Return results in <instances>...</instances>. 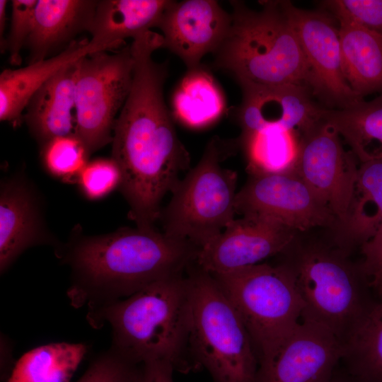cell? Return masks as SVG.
I'll use <instances>...</instances> for the list:
<instances>
[{
  "instance_id": "cell-1",
  "label": "cell",
  "mask_w": 382,
  "mask_h": 382,
  "mask_svg": "<svg viewBox=\"0 0 382 382\" xmlns=\"http://www.w3.org/2000/svg\"><path fill=\"white\" fill-rule=\"evenodd\" d=\"M199 248L154 228H126L80 241L68 261L74 280L67 291L75 308L128 297L165 279L184 275Z\"/></svg>"
},
{
  "instance_id": "cell-14",
  "label": "cell",
  "mask_w": 382,
  "mask_h": 382,
  "mask_svg": "<svg viewBox=\"0 0 382 382\" xmlns=\"http://www.w3.org/2000/svg\"><path fill=\"white\" fill-rule=\"evenodd\" d=\"M231 21V14L214 0L170 1L156 26L163 33L161 48L176 54L187 69H193L219 48Z\"/></svg>"
},
{
  "instance_id": "cell-17",
  "label": "cell",
  "mask_w": 382,
  "mask_h": 382,
  "mask_svg": "<svg viewBox=\"0 0 382 382\" xmlns=\"http://www.w3.org/2000/svg\"><path fill=\"white\" fill-rule=\"evenodd\" d=\"M109 48L86 39L71 42L50 58L16 69H4L0 74V120L16 125L36 91L64 66L84 57Z\"/></svg>"
},
{
  "instance_id": "cell-11",
  "label": "cell",
  "mask_w": 382,
  "mask_h": 382,
  "mask_svg": "<svg viewBox=\"0 0 382 382\" xmlns=\"http://www.w3.org/2000/svg\"><path fill=\"white\" fill-rule=\"evenodd\" d=\"M236 209L243 216L272 219L295 231L337 222L294 172L251 175L238 191Z\"/></svg>"
},
{
  "instance_id": "cell-30",
  "label": "cell",
  "mask_w": 382,
  "mask_h": 382,
  "mask_svg": "<svg viewBox=\"0 0 382 382\" xmlns=\"http://www.w3.org/2000/svg\"><path fill=\"white\" fill-rule=\"evenodd\" d=\"M37 0L11 1L10 31L6 39V50L13 66L21 64V51L25 45L33 23L34 11Z\"/></svg>"
},
{
  "instance_id": "cell-10",
  "label": "cell",
  "mask_w": 382,
  "mask_h": 382,
  "mask_svg": "<svg viewBox=\"0 0 382 382\" xmlns=\"http://www.w3.org/2000/svg\"><path fill=\"white\" fill-rule=\"evenodd\" d=\"M284 5L303 54L311 95L337 109L363 99L353 92L345 79L335 19L322 9H302L289 1H284Z\"/></svg>"
},
{
  "instance_id": "cell-7",
  "label": "cell",
  "mask_w": 382,
  "mask_h": 382,
  "mask_svg": "<svg viewBox=\"0 0 382 382\" xmlns=\"http://www.w3.org/2000/svg\"><path fill=\"white\" fill-rule=\"evenodd\" d=\"M289 266L304 304L302 319L326 327L345 346L371 307L354 271L338 254L318 248L303 251Z\"/></svg>"
},
{
  "instance_id": "cell-4",
  "label": "cell",
  "mask_w": 382,
  "mask_h": 382,
  "mask_svg": "<svg viewBox=\"0 0 382 382\" xmlns=\"http://www.w3.org/2000/svg\"><path fill=\"white\" fill-rule=\"evenodd\" d=\"M190 294L189 346L214 382H256L259 362L239 314L213 276L196 263L187 272Z\"/></svg>"
},
{
  "instance_id": "cell-22",
  "label": "cell",
  "mask_w": 382,
  "mask_h": 382,
  "mask_svg": "<svg viewBox=\"0 0 382 382\" xmlns=\"http://www.w3.org/2000/svg\"><path fill=\"white\" fill-rule=\"evenodd\" d=\"M324 120L350 146L360 161L382 158V93L342 108L327 109Z\"/></svg>"
},
{
  "instance_id": "cell-27",
  "label": "cell",
  "mask_w": 382,
  "mask_h": 382,
  "mask_svg": "<svg viewBox=\"0 0 382 382\" xmlns=\"http://www.w3.org/2000/svg\"><path fill=\"white\" fill-rule=\"evenodd\" d=\"M89 155L84 144L75 134L52 139L43 145L42 152L47 170L62 179L79 176L88 163Z\"/></svg>"
},
{
  "instance_id": "cell-34",
  "label": "cell",
  "mask_w": 382,
  "mask_h": 382,
  "mask_svg": "<svg viewBox=\"0 0 382 382\" xmlns=\"http://www.w3.org/2000/svg\"><path fill=\"white\" fill-rule=\"evenodd\" d=\"M6 0L0 1V45L1 52L6 50V39L4 38V30L6 25Z\"/></svg>"
},
{
  "instance_id": "cell-26",
  "label": "cell",
  "mask_w": 382,
  "mask_h": 382,
  "mask_svg": "<svg viewBox=\"0 0 382 382\" xmlns=\"http://www.w3.org/2000/svg\"><path fill=\"white\" fill-rule=\"evenodd\" d=\"M360 382H382V295L354 328L345 355Z\"/></svg>"
},
{
  "instance_id": "cell-3",
  "label": "cell",
  "mask_w": 382,
  "mask_h": 382,
  "mask_svg": "<svg viewBox=\"0 0 382 382\" xmlns=\"http://www.w3.org/2000/svg\"><path fill=\"white\" fill-rule=\"evenodd\" d=\"M230 3L231 25L214 54V67L231 74L241 87H307L306 61L284 1H261L259 10L241 1Z\"/></svg>"
},
{
  "instance_id": "cell-8",
  "label": "cell",
  "mask_w": 382,
  "mask_h": 382,
  "mask_svg": "<svg viewBox=\"0 0 382 382\" xmlns=\"http://www.w3.org/2000/svg\"><path fill=\"white\" fill-rule=\"evenodd\" d=\"M133 66L130 46L81 59L76 83L75 135L89 154L112 142L117 117L130 91Z\"/></svg>"
},
{
  "instance_id": "cell-29",
  "label": "cell",
  "mask_w": 382,
  "mask_h": 382,
  "mask_svg": "<svg viewBox=\"0 0 382 382\" xmlns=\"http://www.w3.org/2000/svg\"><path fill=\"white\" fill-rule=\"evenodd\" d=\"M83 192L90 199H99L120 185L121 174L111 159H97L88 163L78 176Z\"/></svg>"
},
{
  "instance_id": "cell-31",
  "label": "cell",
  "mask_w": 382,
  "mask_h": 382,
  "mask_svg": "<svg viewBox=\"0 0 382 382\" xmlns=\"http://www.w3.org/2000/svg\"><path fill=\"white\" fill-rule=\"evenodd\" d=\"M132 367L110 349L98 357L76 382H129Z\"/></svg>"
},
{
  "instance_id": "cell-23",
  "label": "cell",
  "mask_w": 382,
  "mask_h": 382,
  "mask_svg": "<svg viewBox=\"0 0 382 382\" xmlns=\"http://www.w3.org/2000/svg\"><path fill=\"white\" fill-rule=\"evenodd\" d=\"M301 135L276 124L241 133V145L251 175L294 172L301 146Z\"/></svg>"
},
{
  "instance_id": "cell-13",
  "label": "cell",
  "mask_w": 382,
  "mask_h": 382,
  "mask_svg": "<svg viewBox=\"0 0 382 382\" xmlns=\"http://www.w3.org/2000/svg\"><path fill=\"white\" fill-rule=\"evenodd\" d=\"M344 355L343 342L331 330L302 319L274 356L259 366L256 382H330Z\"/></svg>"
},
{
  "instance_id": "cell-20",
  "label": "cell",
  "mask_w": 382,
  "mask_h": 382,
  "mask_svg": "<svg viewBox=\"0 0 382 382\" xmlns=\"http://www.w3.org/2000/svg\"><path fill=\"white\" fill-rule=\"evenodd\" d=\"M345 79L359 98L382 93V35L355 23L337 21Z\"/></svg>"
},
{
  "instance_id": "cell-24",
  "label": "cell",
  "mask_w": 382,
  "mask_h": 382,
  "mask_svg": "<svg viewBox=\"0 0 382 382\" xmlns=\"http://www.w3.org/2000/svg\"><path fill=\"white\" fill-rule=\"evenodd\" d=\"M87 352L83 343L54 342L23 354L6 382H69Z\"/></svg>"
},
{
  "instance_id": "cell-32",
  "label": "cell",
  "mask_w": 382,
  "mask_h": 382,
  "mask_svg": "<svg viewBox=\"0 0 382 382\" xmlns=\"http://www.w3.org/2000/svg\"><path fill=\"white\" fill-rule=\"evenodd\" d=\"M361 272L369 285L382 295V224L375 235L362 244Z\"/></svg>"
},
{
  "instance_id": "cell-35",
  "label": "cell",
  "mask_w": 382,
  "mask_h": 382,
  "mask_svg": "<svg viewBox=\"0 0 382 382\" xmlns=\"http://www.w3.org/2000/svg\"><path fill=\"white\" fill-rule=\"evenodd\" d=\"M330 382H333L332 381H331Z\"/></svg>"
},
{
  "instance_id": "cell-2",
  "label": "cell",
  "mask_w": 382,
  "mask_h": 382,
  "mask_svg": "<svg viewBox=\"0 0 382 382\" xmlns=\"http://www.w3.org/2000/svg\"><path fill=\"white\" fill-rule=\"evenodd\" d=\"M87 319L95 328L110 327V349L132 366L165 361L184 374L199 369L189 346L190 294L187 273L88 308Z\"/></svg>"
},
{
  "instance_id": "cell-16",
  "label": "cell",
  "mask_w": 382,
  "mask_h": 382,
  "mask_svg": "<svg viewBox=\"0 0 382 382\" xmlns=\"http://www.w3.org/2000/svg\"><path fill=\"white\" fill-rule=\"evenodd\" d=\"M97 4L92 0H37L25 44L29 64L45 59L57 47L75 40L77 34L88 31Z\"/></svg>"
},
{
  "instance_id": "cell-12",
  "label": "cell",
  "mask_w": 382,
  "mask_h": 382,
  "mask_svg": "<svg viewBox=\"0 0 382 382\" xmlns=\"http://www.w3.org/2000/svg\"><path fill=\"white\" fill-rule=\"evenodd\" d=\"M295 232L272 219L243 216L235 219L199 249L196 264L210 274L230 272L259 264L287 250Z\"/></svg>"
},
{
  "instance_id": "cell-21",
  "label": "cell",
  "mask_w": 382,
  "mask_h": 382,
  "mask_svg": "<svg viewBox=\"0 0 382 382\" xmlns=\"http://www.w3.org/2000/svg\"><path fill=\"white\" fill-rule=\"evenodd\" d=\"M173 117L191 129L216 122L226 110L224 94L214 77L201 64L187 69L171 99Z\"/></svg>"
},
{
  "instance_id": "cell-19",
  "label": "cell",
  "mask_w": 382,
  "mask_h": 382,
  "mask_svg": "<svg viewBox=\"0 0 382 382\" xmlns=\"http://www.w3.org/2000/svg\"><path fill=\"white\" fill-rule=\"evenodd\" d=\"M37 206L24 185L11 182L0 195V270L4 272L27 248L43 241Z\"/></svg>"
},
{
  "instance_id": "cell-33",
  "label": "cell",
  "mask_w": 382,
  "mask_h": 382,
  "mask_svg": "<svg viewBox=\"0 0 382 382\" xmlns=\"http://www.w3.org/2000/svg\"><path fill=\"white\" fill-rule=\"evenodd\" d=\"M174 368L165 361H151L133 366L129 382H174Z\"/></svg>"
},
{
  "instance_id": "cell-6",
  "label": "cell",
  "mask_w": 382,
  "mask_h": 382,
  "mask_svg": "<svg viewBox=\"0 0 382 382\" xmlns=\"http://www.w3.org/2000/svg\"><path fill=\"white\" fill-rule=\"evenodd\" d=\"M238 141L212 137L198 163L180 179L161 212L163 232L202 248L235 219L238 175L224 168Z\"/></svg>"
},
{
  "instance_id": "cell-15",
  "label": "cell",
  "mask_w": 382,
  "mask_h": 382,
  "mask_svg": "<svg viewBox=\"0 0 382 382\" xmlns=\"http://www.w3.org/2000/svg\"><path fill=\"white\" fill-rule=\"evenodd\" d=\"M81 60L64 66L49 78L25 109L28 127L43 145L56 137L75 134L76 83Z\"/></svg>"
},
{
  "instance_id": "cell-25",
  "label": "cell",
  "mask_w": 382,
  "mask_h": 382,
  "mask_svg": "<svg viewBox=\"0 0 382 382\" xmlns=\"http://www.w3.org/2000/svg\"><path fill=\"white\" fill-rule=\"evenodd\" d=\"M382 224V158L360 163L352 203L342 226L349 239L366 243Z\"/></svg>"
},
{
  "instance_id": "cell-28",
  "label": "cell",
  "mask_w": 382,
  "mask_h": 382,
  "mask_svg": "<svg viewBox=\"0 0 382 382\" xmlns=\"http://www.w3.org/2000/svg\"><path fill=\"white\" fill-rule=\"evenodd\" d=\"M320 5L337 21L351 22L382 35V0H328Z\"/></svg>"
},
{
  "instance_id": "cell-18",
  "label": "cell",
  "mask_w": 382,
  "mask_h": 382,
  "mask_svg": "<svg viewBox=\"0 0 382 382\" xmlns=\"http://www.w3.org/2000/svg\"><path fill=\"white\" fill-rule=\"evenodd\" d=\"M170 0L98 1L88 32L91 42L110 50L125 38L136 37L156 27Z\"/></svg>"
},
{
  "instance_id": "cell-5",
  "label": "cell",
  "mask_w": 382,
  "mask_h": 382,
  "mask_svg": "<svg viewBox=\"0 0 382 382\" xmlns=\"http://www.w3.org/2000/svg\"><path fill=\"white\" fill-rule=\"evenodd\" d=\"M211 274L243 321L259 366L269 361L302 320L304 304L291 267L259 263Z\"/></svg>"
},
{
  "instance_id": "cell-9",
  "label": "cell",
  "mask_w": 382,
  "mask_h": 382,
  "mask_svg": "<svg viewBox=\"0 0 382 382\" xmlns=\"http://www.w3.org/2000/svg\"><path fill=\"white\" fill-rule=\"evenodd\" d=\"M341 137L323 120L303 134L294 172L343 226L348 217L358 167Z\"/></svg>"
}]
</instances>
